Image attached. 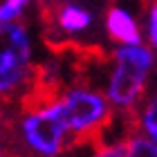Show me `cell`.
Here are the masks:
<instances>
[{"label":"cell","mask_w":157,"mask_h":157,"mask_svg":"<svg viewBox=\"0 0 157 157\" xmlns=\"http://www.w3.org/2000/svg\"><path fill=\"white\" fill-rule=\"evenodd\" d=\"M132 128L135 135L151 139L153 144H157V81L151 83L144 101L139 103V108L132 112Z\"/></svg>","instance_id":"cell-7"},{"label":"cell","mask_w":157,"mask_h":157,"mask_svg":"<svg viewBox=\"0 0 157 157\" xmlns=\"http://www.w3.org/2000/svg\"><path fill=\"white\" fill-rule=\"evenodd\" d=\"M144 43L157 54V0H151L144 7Z\"/></svg>","instance_id":"cell-9"},{"label":"cell","mask_w":157,"mask_h":157,"mask_svg":"<svg viewBox=\"0 0 157 157\" xmlns=\"http://www.w3.org/2000/svg\"><path fill=\"white\" fill-rule=\"evenodd\" d=\"M7 128H9V119L0 108V157H11L9 146H7Z\"/></svg>","instance_id":"cell-12"},{"label":"cell","mask_w":157,"mask_h":157,"mask_svg":"<svg viewBox=\"0 0 157 157\" xmlns=\"http://www.w3.org/2000/svg\"><path fill=\"white\" fill-rule=\"evenodd\" d=\"M157 72V54L146 45L115 47L108 56L101 92L110 101L112 110L132 115L144 101L151 81Z\"/></svg>","instance_id":"cell-2"},{"label":"cell","mask_w":157,"mask_h":157,"mask_svg":"<svg viewBox=\"0 0 157 157\" xmlns=\"http://www.w3.org/2000/svg\"><path fill=\"white\" fill-rule=\"evenodd\" d=\"M126 157H157V144L132 132L130 139H128V155Z\"/></svg>","instance_id":"cell-10"},{"label":"cell","mask_w":157,"mask_h":157,"mask_svg":"<svg viewBox=\"0 0 157 157\" xmlns=\"http://www.w3.org/2000/svg\"><path fill=\"white\" fill-rule=\"evenodd\" d=\"M56 101L74 144L94 141L115 117V110L101 88L92 83L78 81L65 85L56 92Z\"/></svg>","instance_id":"cell-4"},{"label":"cell","mask_w":157,"mask_h":157,"mask_svg":"<svg viewBox=\"0 0 157 157\" xmlns=\"http://www.w3.org/2000/svg\"><path fill=\"white\" fill-rule=\"evenodd\" d=\"M146 2H151V0H146Z\"/></svg>","instance_id":"cell-13"},{"label":"cell","mask_w":157,"mask_h":157,"mask_svg":"<svg viewBox=\"0 0 157 157\" xmlns=\"http://www.w3.org/2000/svg\"><path fill=\"white\" fill-rule=\"evenodd\" d=\"M38 92L34 36L27 23L0 25V105L25 101Z\"/></svg>","instance_id":"cell-3"},{"label":"cell","mask_w":157,"mask_h":157,"mask_svg":"<svg viewBox=\"0 0 157 157\" xmlns=\"http://www.w3.org/2000/svg\"><path fill=\"white\" fill-rule=\"evenodd\" d=\"M97 11L81 0H59L49 9V29L65 40H78L94 32Z\"/></svg>","instance_id":"cell-5"},{"label":"cell","mask_w":157,"mask_h":157,"mask_svg":"<svg viewBox=\"0 0 157 157\" xmlns=\"http://www.w3.org/2000/svg\"><path fill=\"white\" fill-rule=\"evenodd\" d=\"M34 0H0V25L25 23L27 11L32 9Z\"/></svg>","instance_id":"cell-8"},{"label":"cell","mask_w":157,"mask_h":157,"mask_svg":"<svg viewBox=\"0 0 157 157\" xmlns=\"http://www.w3.org/2000/svg\"><path fill=\"white\" fill-rule=\"evenodd\" d=\"M101 25H103L105 36L115 43V47L144 45V27H141V20L124 2H108L105 5Z\"/></svg>","instance_id":"cell-6"},{"label":"cell","mask_w":157,"mask_h":157,"mask_svg":"<svg viewBox=\"0 0 157 157\" xmlns=\"http://www.w3.org/2000/svg\"><path fill=\"white\" fill-rule=\"evenodd\" d=\"M7 146L11 157H65L74 146L56 94H34L9 119Z\"/></svg>","instance_id":"cell-1"},{"label":"cell","mask_w":157,"mask_h":157,"mask_svg":"<svg viewBox=\"0 0 157 157\" xmlns=\"http://www.w3.org/2000/svg\"><path fill=\"white\" fill-rule=\"evenodd\" d=\"M128 141H110V144H94L92 157H126Z\"/></svg>","instance_id":"cell-11"}]
</instances>
